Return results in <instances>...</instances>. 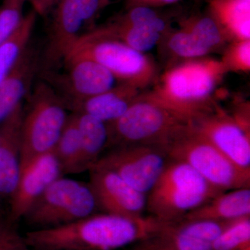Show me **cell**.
Returning a JSON list of instances; mask_svg holds the SVG:
<instances>
[{
    "mask_svg": "<svg viewBox=\"0 0 250 250\" xmlns=\"http://www.w3.org/2000/svg\"><path fill=\"white\" fill-rule=\"evenodd\" d=\"M164 224L149 215L98 213L62 226L32 229L24 238L32 250H116L145 241Z\"/></svg>",
    "mask_w": 250,
    "mask_h": 250,
    "instance_id": "obj_1",
    "label": "cell"
},
{
    "mask_svg": "<svg viewBox=\"0 0 250 250\" xmlns=\"http://www.w3.org/2000/svg\"><path fill=\"white\" fill-rule=\"evenodd\" d=\"M226 74L220 60H185L166 70L152 90L142 94L191 122L218 105L214 93Z\"/></svg>",
    "mask_w": 250,
    "mask_h": 250,
    "instance_id": "obj_2",
    "label": "cell"
},
{
    "mask_svg": "<svg viewBox=\"0 0 250 250\" xmlns=\"http://www.w3.org/2000/svg\"><path fill=\"white\" fill-rule=\"evenodd\" d=\"M223 192L186 163L170 159L147 193L146 212L162 223H174Z\"/></svg>",
    "mask_w": 250,
    "mask_h": 250,
    "instance_id": "obj_3",
    "label": "cell"
},
{
    "mask_svg": "<svg viewBox=\"0 0 250 250\" xmlns=\"http://www.w3.org/2000/svg\"><path fill=\"white\" fill-rule=\"evenodd\" d=\"M75 57L93 59L107 69L119 83L139 90L154 84L159 77L156 62L150 57L113 37L105 25L81 36L64 62Z\"/></svg>",
    "mask_w": 250,
    "mask_h": 250,
    "instance_id": "obj_4",
    "label": "cell"
},
{
    "mask_svg": "<svg viewBox=\"0 0 250 250\" xmlns=\"http://www.w3.org/2000/svg\"><path fill=\"white\" fill-rule=\"evenodd\" d=\"M190 125V120L140 93L121 118L107 124L108 147L149 144L167 148Z\"/></svg>",
    "mask_w": 250,
    "mask_h": 250,
    "instance_id": "obj_5",
    "label": "cell"
},
{
    "mask_svg": "<svg viewBox=\"0 0 250 250\" xmlns=\"http://www.w3.org/2000/svg\"><path fill=\"white\" fill-rule=\"evenodd\" d=\"M30 100L23 116L21 167L53 152L69 116L62 97L45 81L36 85Z\"/></svg>",
    "mask_w": 250,
    "mask_h": 250,
    "instance_id": "obj_6",
    "label": "cell"
},
{
    "mask_svg": "<svg viewBox=\"0 0 250 250\" xmlns=\"http://www.w3.org/2000/svg\"><path fill=\"white\" fill-rule=\"evenodd\" d=\"M167 150L170 159L186 163L219 190L250 188V172L233 164L191 125L169 143Z\"/></svg>",
    "mask_w": 250,
    "mask_h": 250,
    "instance_id": "obj_7",
    "label": "cell"
},
{
    "mask_svg": "<svg viewBox=\"0 0 250 250\" xmlns=\"http://www.w3.org/2000/svg\"><path fill=\"white\" fill-rule=\"evenodd\" d=\"M100 210L89 184L60 177L33 204L24 218L34 229L62 226Z\"/></svg>",
    "mask_w": 250,
    "mask_h": 250,
    "instance_id": "obj_8",
    "label": "cell"
},
{
    "mask_svg": "<svg viewBox=\"0 0 250 250\" xmlns=\"http://www.w3.org/2000/svg\"><path fill=\"white\" fill-rule=\"evenodd\" d=\"M107 4L105 0L57 1L45 51L41 59L42 72L57 70L85 34V26Z\"/></svg>",
    "mask_w": 250,
    "mask_h": 250,
    "instance_id": "obj_9",
    "label": "cell"
},
{
    "mask_svg": "<svg viewBox=\"0 0 250 250\" xmlns=\"http://www.w3.org/2000/svg\"><path fill=\"white\" fill-rule=\"evenodd\" d=\"M170 160L164 146L124 145L110 148L94 166L113 171L131 187L147 195Z\"/></svg>",
    "mask_w": 250,
    "mask_h": 250,
    "instance_id": "obj_10",
    "label": "cell"
},
{
    "mask_svg": "<svg viewBox=\"0 0 250 250\" xmlns=\"http://www.w3.org/2000/svg\"><path fill=\"white\" fill-rule=\"evenodd\" d=\"M66 72H46L42 77L62 97L67 107L113 88L116 79L107 69L93 59L75 57L63 62Z\"/></svg>",
    "mask_w": 250,
    "mask_h": 250,
    "instance_id": "obj_11",
    "label": "cell"
},
{
    "mask_svg": "<svg viewBox=\"0 0 250 250\" xmlns=\"http://www.w3.org/2000/svg\"><path fill=\"white\" fill-rule=\"evenodd\" d=\"M190 125L233 164L250 172L249 128L218 104L212 111L192 119Z\"/></svg>",
    "mask_w": 250,
    "mask_h": 250,
    "instance_id": "obj_12",
    "label": "cell"
},
{
    "mask_svg": "<svg viewBox=\"0 0 250 250\" xmlns=\"http://www.w3.org/2000/svg\"><path fill=\"white\" fill-rule=\"evenodd\" d=\"M228 222L182 220L165 223L136 250H212L215 240Z\"/></svg>",
    "mask_w": 250,
    "mask_h": 250,
    "instance_id": "obj_13",
    "label": "cell"
},
{
    "mask_svg": "<svg viewBox=\"0 0 250 250\" xmlns=\"http://www.w3.org/2000/svg\"><path fill=\"white\" fill-rule=\"evenodd\" d=\"M89 185L103 213L126 217L143 216L147 195L138 191L113 171L94 166Z\"/></svg>",
    "mask_w": 250,
    "mask_h": 250,
    "instance_id": "obj_14",
    "label": "cell"
},
{
    "mask_svg": "<svg viewBox=\"0 0 250 250\" xmlns=\"http://www.w3.org/2000/svg\"><path fill=\"white\" fill-rule=\"evenodd\" d=\"M62 174L53 152L37 156L21 166L17 184L10 197V220L15 223L24 218L33 204Z\"/></svg>",
    "mask_w": 250,
    "mask_h": 250,
    "instance_id": "obj_15",
    "label": "cell"
},
{
    "mask_svg": "<svg viewBox=\"0 0 250 250\" xmlns=\"http://www.w3.org/2000/svg\"><path fill=\"white\" fill-rule=\"evenodd\" d=\"M22 103L0 124V198L11 197L21 171Z\"/></svg>",
    "mask_w": 250,
    "mask_h": 250,
    "instance_id": "obj_16",
    "label": "cell"
},
{
    "mask_svg": "<svg viewBox=\"0 0 250 250\" xmlns=\"http://www.w3.org/2000/svg\"><path fill=\"white\" fill-rule=\"evenodd\" d=\"M41 70V56L28 45L0 86V124L22 104Z\"/></svg>",
    "mask_w": 250,
    "mask_h": 250,
    "instance_id": "obj_17",
    "label": "cell"
},
{
    "mask_svg": "<svg viewBox=\"0 0 250 250\" xmlns=\"http://www.w3.org/2000/svg\"><path fill=\"white\" fill-rule=\"evenodd\" d=\"M140 90L131 85L119 83L106 90L67 106L74 113H85L106 124L121 118L138 98Z\"/></svg>",
    "mask_w": 250,
    "mask_h": 250,
    "instance_id": "obj_18",
    "label": "cell"
},
{
    "mask_svg": "<svg viewBox=\"0 0 250 250\" xmlns=\"http://www.w3.org/2000/svg\"><path fill=\"white\" fill-rule=\"evenodd\" d=\"M248 216H250V188H243L218 194L182 220L228 222Z\"/></svg>",
    "mask_w": 250,
    "mask_h": 250,
    "instance_id": "obj_19",
    "label": "cell"
},
{
    "mask_svg": "<svg viewBox=\"0 0 250 250\" xmlns=\"http://www.w3.org/2000/svg\"><path fill=\"white\" fill-rule=\"evenodd\" d=\"M80 138V154L77 173L89 171L108 147V125L95 117L75 113Z\"/></svg>",
    "mask_w": 250,
    "mask_h": 250,
    "instance_id": "obj_20",
    "label": "cell"
},
{
    "mask_svg": "<svg viewBox=\"0 0 250 250\" xmlns=\"http://www.w3.org/2000/svg\"><path fill=\"white\" fill-rule=\"evenodd\" d=\"M209 14L228 41L250 40V1L210 0Z\"/></svg>",
    "mask_w": 250,
    "mask_h": 250,
    "instance_id": "obj_21",
    "label": "cell"
},
{
    "mask_svg": "<svg viewBox=\"0 0 250 250\" xmlns=\"http://www.w3.org/2000/svg\"><path fill=\"white\" fill-rule=\"evenodd\" d=\"M37 18L35 10L24 16L22 22L9 39L0 45V86L12 70L23 51L29 45Z\"/></svg>",
    "mask_w": 250,
    "mask_h": 250,
    "instance_id": "obj_22",
    "label": "cell"
},
{
    "mask_svg": "<svg viewBox=\"0 0 250 250\" xmlns=\"http://www.w3.org/2000/svg\"><path fill=\"white\" fill-rule=\"evenodd\" d=\"M53 153L59 161L62 174H76L80 154V132L76 113L69 115Z\"/></svg>",
    "mask_w": 250,
    "mask_h": 250,
    "instance_id": "obj_23",
    "label": "cell"
},
{
    "mask_svg": "<svg viewBox=\"0 0 250 250\" xmlns=\"http://www.w3.org/2000/svg\"><path fill=\"white\" fill-rule=\"evenodd\" d=\"M105 27L113 37L143 53L155 47L164 37L159 33L147 28L124 24L118 21H113Z\"/></svg>",
    "mask_w": 250,
    "mask_h": 250,
    "instance_id": "obj_24",
    "label": "cell"
},
{
    "mask_svg": "<svg viewBox=\"0 0 250 250\" xmlns=\"http://www.w3.org/2000/svg\"><path fill=\"white\" fill-rule=\"evenodd\" d=\"M182 28L191 33L211 52L221 48L228 41L223 29L209 12L188 18L182 23Z\"/></svg>",
    "mask_w": 250,
    "mask_h": 250,
    "instance_id": "obj_25",
    "label": "cell"
},
{
    "mask_svg": "<svg viewBox=\"0 0 250 250\" xmlns=\"http://www.w3.org/2000/svg\"><path fill=\"white\" fill-rule=\"evenodd\" d=\"M162 39L171 55L182 60L203 58L212 53L195 36L183 28L169 31Z\"/></svg>",
    "mask_w": 250,
    "mask_h": 250,
    "instance_id": "obj_26",
    "label": "cell"
},
{
    "mask_svg": "<svg viewBox=\"0 0 250 250\" xmlns=\"http://www.w3.org/2000/svg\"><path fill=\"white\" fill-rule=\"evenodd\" d=\"M250 247V216L229 222L215 240L212 250H242Z\"/></svg>",
    "mask_w": 250,
    "mask_h": 250,
    "instance_id": "obj_27",
    "label": "cell"
},
{
    "mask_svg": "<svg viewBox=\"0 0 250 250\" xmlns=\"http://www.w3.org/2000/svg\"><path fill=\"white\" fill-rule=\"evenodd\" d=\"M116 21L124 24L147 28L164 36L169 31L167 23L164 18L153 9L147 6H134Z\"/></svg>",
    "mask_w": 250,
    "mask_h": 250,
    "instance_id": "obj_28",
    "label": "cell"
},
{
    "mask_svg": "<svg viewBox=\"0 0 250 250\" xmlns=\"http://www.w3.org/2000/svg\"><path fill=\"white\" fill-rule=\"evenodd\" d=\"M220 61L227 73L229 72H249L250 40L231 41Z\"/></svg>",
    "mask_w": 250,
    "mask_h": 250,
    "instance_id": "obj_29",
    "label": "cell"
},
{
    "mask_svg": "<svg viewBox=\"0 0 250 250\" xmlns=\"http://www.w3.org/2000/svg\"><path fill=\"white\" fill-rule=\"evenodd\" d=\"M31 0H4L0 7V45L12 35L22 22L23 9Z\"/></svg>",
    "mask_w": 250,
    "mask_h": 250,
    "instance_id": "obj_30",
    "label": "cell"
},
{
    "mask_svg": "<svg viewBox=\"0 0 250 250\" xmlns=\"http://www.w3.org/2000/svg\"><path fill=\"white\" fill-rule=\"evenodd\" d=\"M13 223L0 213V250H32Z\"/></svg>",
    "mask_w": 250,
    "mask_h": 250,
    "instance_id": "obj_31",
    "label": "cell"
},
{
    "mask_svg": "<svg viewBox=\"0 0 250 250\" xmlns=\"http://www.w3.org/2000/svg\"><path fill=\"white\" fill-rule=\"evenodd\" d=\"M181 0H126V9L134 6H147L154 8L167 6L178 2Z\"/></svg>",
    "mask_w": 250,
    "mask_h": 250,
    "instance_id": "obj_32",
    "label": "cell"
},
{
    "mask_svg": "<svg viewBox=\"0 0 250 250\" xmlns=\"http://www.w3.org/2000/svg\"><path fill=\"white\" fill-rule=\"evenodd\" d=\"M31 1L36 6L46 9L53 6L57 2V0H31Z\"/></svg>",
    "mask_w": 250,
    "mask_h": 250,
    "instance_id": "obj_33",
    "label": "cell"
},
{
    "mask_svg": "<svg viewBox=\"0 0 250 250\" xmlns=\"http://www.w3.org/2000/svg\"><path fill=\"white\" fill-rule=\"evenodd\" d=\"M242 250H250V247H248V248H246V249Z\"/></svg>",
    "mask_w": 250,
    "mask_h": 250,
    "instance_id": "obj_34",
    "label": "cell"
},
{
    "mask_svg": "<svg viewBox=\"0 0 250 250\" xmlns=\"http://www.w3.org/2000/svg\"><path fill=\"white\" fill-rule=\"evenodd\" d=\"M242 1H250V0H242Z\"/></svg>",
    "mask_w": 250,
    "mask_h": 250,
    "instance_id": "obj_35",
    "label": "cell"
},
{
    "mask_svg": "<svg viewBox=\"0 0 250 250\" xmlns=\"http://www.w3.org/2000/svg\"><path fill=\"white\" fill-rule=\"evenodd\" d=\"M105 1H106V2L108 3V2H109V0H105Z\"/></svg>",
    "mask_w": 250,
    "mask_h": 250,
    "instance_id": "obj_36",
    "label": "cell"
}]
</instances>
